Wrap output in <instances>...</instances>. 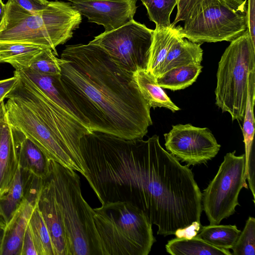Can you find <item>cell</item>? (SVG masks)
<instances>
[{
	"mask_svg": "<svg viewBox=\"0 0 255 255\" xmlns=\"http://www.w3.org/2000/svg\"><path fill=\"white\" fill-rule=\"evenodd\" d=\"M59 64L64 90L92 131L127 139L146 135L152 125L151 107L132 73L89 42L66 46Z\"/></svg>",
	"mask_w": 255,
	"mask_h": 255,
	"instance_id": "1",
	"label": "cell"
},
{
	"mask_svg": "<svg viewBox=\"0 0 255 255\" xmlns=\"http://www.w3.org/2000/svg\"><path fill=\"white\" fill-rule=\"evenodd\" d=\"M5 96L9 123L34 143L50 160L87 172L80 151L81 138L92 131L89 125L50 98L22 70Z\"/></svg>",
	"mask_w": 255,
	"mask_h": 255,
	"instance_id": "2",
	"label": "cell"
},
{
	"mask_svg": "<svg viewBox=\"0 0 255 255\" xmlns=\"http://www.w3.org/2000/svg\"><path fill=\"white\" fill-rule=\"evenodd\" d=\"M82 19L70 2L50 1L43 9L31 12L8 0L0 23V42L38 45L57 55L56 47L73 37Z\"/></svg>",
	"mask_w": 255,
	"mask_h": 255,
	"instance_id": "3",
	"label": "cell"
},
{
	"mask_svg": "<svg viewBox=\"0 0 255 255\" xmlns=\"http://www.w3.org/2000/svg\"><path fill=\"white\" fill-rule=\"evenodd\" d=\"M50 163L49 177L62 218L68 255H100L94 211L82 196L79 175L54 161Z\"/></svg>",
	"mask_w": 255,
	"mask_h": 255,
	"instance_id": "4",
	"label": "cell"
},
{
	"mask_svg": "<svg viewBox=\"0 0 255 255\" xmlns=\"http://www.w3.org/2000/svg\"><path fill=\"white\" fill-rule=\"evenodd\" d=\"M100 255H147L156 242L152 224L127 202H106L93 209Z\"/></svg>",
	"mask_w": 255,
	"mask_h": 255,
	"instance_id": "5",
	"label": "cell"
},
{
	"mask_svg": "<svg viewBox=\"0 0 255 255\" xmlns=\"http://www.w3.org/2000/svg\"><path fill=\"white\" fill-rule=\"evenodd\" d=\"M218 63L216 105L228 113L233 121L243 120L249 74L255 69V45L248 30L230 42Z\"/></svg>",
	"mask_w": 255,
	"mask_h": 255,
	"instance_id": "6",
	"label": "cell"
},
{
	"mask_svg": "<svg viewBox=\"0 0 255 255\" xmlns=\"http://www.w3.org/2000/svg\"><path fill=\"white\" fill-rule=\"evenodd\" d=\"M247 0H203L180 33L196 43L231 42L248 29Z\"/></svg>",
	"mask_w": 255,
	"mask_h": 255,
	"instance_id": "7",
	"label": "cell"
},
{
	"mask_svg": "<svg viewBox=\"0 0 255 255\" xmlns=\"http://www.w3.org/2000/svg\"><path fill=\"white\" fill-rule=\"evenodd\" d=\"M227 153L218 172L202 193V205L210 225H218L233 215L242 188H248L245 178V155Z\"/></svg>",
	"mask_w": 255,
	"mask_h": 255,
	"instance_id": "8",
	"label": "cell"
},
{
	"mask_svg": "<svg viewBox=\"0 0 255 255\" xmlns=\"http://www.w3.org/2000/svg\"><path fill=\"white\" fill-rule=\"evenodd\" d=\"M153 32L132 19L116 29L104 31L89 43L101 47L120 67L133 73L146 69Z\"/></svg>",
	"mask_w": 255,
	"mask_h": 255,
	"instance_id": "9",
	"label": "cell"
},
{
	"mask_svg": "<svg viewBox=\"0 0 255 255\" xmlns=\"http://www.w3.org/2000/svg\"><path fill=\"white\" fill-rule=\"evenodd\" d=\"M164 136L167 151L188 167L206 163L221 147L209 128L190 124L173 125Z\"/></svg>",
	"mask_w": 255,
	"mask_h": 255,
	"instance_id": "10",
	"label": "cell"
},
{
	"mask_svg": "<svg viewBox=\"0 0 255 255\" xmlns=\"http://www.w3.org/2000/svg\"><path fill=\"white\" fill-rule=\"evenodd\" d=\"M137 0H91L71 3L89 22L103 26L105 32H108L133 19Z\"/></svg>",
	"mask_w": 255,
	"mask_h": 255,
	"instance_id": "11",
	"label": "cell"
},
{
	"mask_svg": "<svg viewBox=\"0 0 255 255\" xmlns=\"http://www.w3.org/2000/svg\"><path fill=\"white\" fill-rule=\"evenodd\" d=\"M19 132L9 123L3 101L0 104V197L9 190L18 166Z\"/></svg>",
	"mask_w": 255,
	"mask_h": 255,
	"instance_id": "12",
	"label": "cell"
},
{
	"mask_svg": "<svg viewBox=\"0 0 255 255\" xmlns=\"http://www.w3.org/2000/svg\"><path fill=\"white\" fill-rule=\"evenodd\" d=\"M43 180L18 164L9 190L0 197V214L5 225L24 199L34 204L37 202Z\"/></svg>",
	"mask_w": 255,
	"mask_h": 255,
	"instance_id": "13",
	"label": "cell"
},
{
	"mask_svg": "<svg viewBox=\"0 0 255 255\" xmlns=\"http://www.w3.org/2000/svg\"><path fill=\"white\" fill-rule=\"evenodd\" d=\"M37 204L49 233L54 255H68L65 230L49 177L43 180Z\"/></svg>",
	"mask_w": 255,
	"mask_h": 255,
	"instance_id": "14",
	"label": "cell"
},
{
	"mask_svg": "<svg viewBox=\"0 0 255 255\" xmlns=\"http://www.w3.org/2000/svg\"><path fill=\"white\" fill-rule=\"evenodd\" d=\"M36 203L24 199L5 225L0 255H21L24 235Z\"/></svg>",
	"mask_w": 255,
	"mask_h": 255,
	"instance_id": "15",
	"label": "cell"
},
{
	"mask_svg": "<svg viewBox=\"0 0 255 255\" xmlns=\"http://www.w3.org/2000/svg\"><path fill=\"white\" fill-rule=\"evenodd\" d=\"M181 29L167 54L158 77L173 68L201 64L203 55L201 44L183 37Z\"/></svg>",
	"mask_w": 255,
	"mask_h": 255,
	"instance_id": "16",
	"label": "cell"
},
{
	"mask_svg": "<svg viewBox=\"0 0 255 255\" xmlns=\"http://www.w3.org/2000/svg\"><path fill=\"white\" fill-rule=\"evenodd\" d=\"M181 27L180 25H171L169 27L154 30L146 70L156 79L159 76L161 67Z\"/></svg>",
	"mask_w": 255,
	"mask_h": 255,
	"instance_id": "17",
	"label": "cell"
},
{
	"mask_svg": "<svg viewBox=\"0 0 255 255\" xmlns=\"http://www.w3.org/2000/svg\"><path fill=\"white\" fill-rule=\"evenodd\" d=\"M19 132V165L36 177L45 180L51 172L50 160L34 143Z\"/></svg>",
	"mask_w": 255,
	"mask_h": 255,
	"instance_id": "18",
	"label": "cell"
},
{
	"mask_svg": "<svg viewBox=\"0 0 255 255\" xmlns=\"http://www.w3.org/2000/svg\"><path fill=\"white\" fill-rule=\"evenodd\" d=\"M22 71L53 101L89 125L68 98L63 87L60 74H46L29 68Z\"/></svg>",
	"mask_w": 255,
	"mask_h": 255,
	"instance_id": "19",
	"label": "cell"
},
{
	"mask_svg": "<svg viewBox=\"0 0 255 255\" xmlns=\"http://www.w3.org/2000/svg\"><path fill=\"white\" fill-rule=\"evenodd\" d=\"M132 76L141 94L151 108H165L173 113L180 110L145 69L136 70Z\"/></svg>",
	"mask_w": 255,
	"mask_h": 255,
	"instance_id": "20",
	"label": "cell"
},
{
	"mask_svg": "<svg viewBox=\"0 0 255 255\" xmlns=\"http://www.w3.org/2000/svg\"><path fill=\"white\" fill-rule=\"evenodd\" d=\"M45 48L31 44L0 42V63L11 65L15 71L29 67L35 56Z\"/></svg>",
	"mask_w": 255,
	"mask_h": 255,
	"instance_id": "21",
	"label": "cell"
},
{
	"mask_svg": "<svg viewBox=\"0 0 255 255\" xmlns=\"http://www.w3.org/2000/svg\"><path fill=\"white\" fill-rule=\"evenodd\" d=\"M165 249L172 255H232L229 250L215 247L195 237H176L168 241Z\"/></svg>",
	"mask_w": 255,
	"mask_h": 255,
	"instance_id": "22",
	"label": "cell"
},
{
	"mask_svg": "<svg viewBox=\"0 0 255 255\" xmlns=\"http://www.w3.org/2000/svg\"><path fill=\"white\" fill-rule=\"evenodd\" d=\"M241 232L236 225L210 224L201 226L194 237L215 247L229 250L234 246Z\"/></svg>",
	"mask_w": 255,
	"mask_h": 255,
	"instance_id": "23",
	"label": "cell"
},
{
	"mask_svg": "<svg viewBox=\"0 0 255 255\" xmlns=\"http://www.w3.org/2000/svg\"><path fill=\"white\" fill-rule=\"evenodd\" d=\"M203 67L200 65H189L172 69L156 79L162 88L171 91L184 89L195 82Z\"/></svg>",
	"mask_w": 255,
	"mask_h": 255,
	"instance_id": "24",
	"label": "cell"
},
{
	"mask_svg": "<svg viewBox=\"0 0 255 255\" xmlns=\"http://www.w3.org/2000/svg\"><path fill=\"white\" fill-rule=\"evenodd\" d=\"M255 100V69L249 74L247 99L243 119V134L245 149V165L254 149L255 119L254 107Z\"/></svg>",
	"mask_w": 255,
	"mask_h": 255,
	"instance_id": "25",
	"label": "cell"
},
{
	"mask_svg": "<svg viewBox=\"0 0 255 255\" xmlns=\"http://www.w3.org/2000/svg\"><path fill=\"white\" fill-rule=\"evenodd\" d=\"M28 225L32 234L38 255H54L51 239L37 202Z\"/></svg>",
	"mask_w": 255,
	"mask_h": 255,
	"instance_id": "26",
	"label": "cell"
},
{
	"mask_svg": "<svg viewBox=\"0 0 255 255\" xmlns=\"http://www.w3.org/2000/svg\"><path fill=\"white\" fill-rule=\"evenodd\" d=\"M145 7L149 20L155 24V28L171 26L170 15L178 0H140Z\"/></svg>",
	"mask_w": 255,
	"mask_h": 255,
	"instance_id": "27",
	"label": "cell"
},
{
	"mask_svg": "<svg viewBox=\"0 0 255 255\" xmlns=\"http://www.w3.org/2000/svg\"><path fill=\"white\" fill-rule=\"evenodd\" d=\"M233 255H255V219L249 217L232 248Z\"/></svg>",
	"mask_w": 255,
	"mask_h": 255,
	"instance_id": "28",
	"label": "cell"
},
{
	"mask_svg": "<svg viewBox=\"0 0 255 255\" xmlns=\"http://www.w3.org/2000/svg\"><path fill=\"white\" fill-rule=\"evenodd\" d=\"M50 48H45L31 61L29 68L48 75H60V58Z\"/></svg>",
	"mask_w": 255,
	"mask_h": 255,
	"instance_id": "29",
	"label": "cell"
},
{
	"mask_svg": "<svg viewBox=\"0 0 255 255\" xmlns=\"http://www.w3.org/2000/svg\"><path fill=\"white\" fill-rule=\"evenodd\" d=\"M203 0H178L177 13L171 25L176 24L181 21H185L196 12Z\"/></svg>",
	"mask_w": 255,
	"mask_h": 255,
	"instance_id": "30",
	"label": "cell"
},
{
	"mask_svg": "<svg viewBox=\"0 0 255 255\" xmlns=\"http://www.w3.org/2000/svg\"><path fill=\"white\" fill-rule=\"evenodd\" d=\"M25 10L35 12L43 9L48 4L47 0H10Z\"/></svg>",
	"mask_w": 255,
	"mask_h": 255,
	"instance_id": "31",
	"label": "cell"
},
{
	"mask_svg": "<svg viewBox=\"0 0 255 255\" xmlns=\"http://www.w3.org/2000/svg\"><path fill=\"white\" fill-rule=\"evenodd\" d=\"M21 255H38L32 234L28 225L23 240Z\"/></svg>",
	"mask_w": 255,
	"mask_h": 255,
	"instance_id": "32",
	"label": "cell"
},
{
	"mask_svg": "<svg viewBox=\"0 0 255 255\" xmlns=\"http://www.w3.org/2000/svg\"><path fill=\"white\" fill-rule=\"evenodd\" d=\"M248 30L255 45V0H248L247 4Z\"/></svg>",
	"mask_w": 255,
	"mask_h": 255,
	"instance_id": "33",
	"label": "cell"
},
{
	"mask_svg": "<svg viewBox=\"0 0 255 255\" xmlns=\"http://www.w3.org/2000/svg\"><path fill=\"white\" fill-rule=\"evenodd\" d=\"M17 81V77H13L0 80V104L4 101L5 96L12 90Z\"/></svg>",
	"mask_w": 255,
	"mask_h": 255,
	"instance_id": "34",
	"label": "cell"
},
{
	"mask_svg": "<svg viewBox=\"0 0 255 255\" xmlns=\"http://www.w3.org/2000/svg\"><path fill=\"white\" fill-rule=\"evenodd\" d=\"M4 5L2 0H0V23L2 19L4 10Z\"/></svg>",
	"mask_w": 255,
	"mask_h": 255,
	"instance_id": "35",
	"label": "cell"
},
{
	"mask_svg": "<svg viewBox=\"0 0 255 255\" xmlns=\"http://www.w3.org/2000/svg\"><path fill=\"white\" fill-rule=\"evenodd\" d=\"M5 227H1L0 226V248L2 242V239L3 237V234L4 232V229Z\"/></svg>",
	"mask_w": 255,
	"mask_h": 255,
	"instance_id": "36",
	"label": "cell"
},
{
	"mask_svg": "<svg viewBox=\"0 0 255 255\" xmlns=\"http://www.w3.org/2000/svg\"><path fill=\"white\" fill-rule=\"evenodd\" d=\"M0 226L1 227H5V224L0 214Z\"/></svg>",
	"mask_w": 255,
	"mask_h": 255,
	"instance_id": "37",
	"label": "cell"
},
{
	"mask_svg": "<svg viewBox=\"0 0 255 255\" xmlns=\"http://www.w3.org/2000/svg\"><path fill=\"white\" fill-rule=\"evenodd\" d=\"M70 1L71 2H75V1H85V0H67Z\"/></svg>",
	"mask_w": 255,
	"mask_h": 255,
	"instance_id": "38",
	"label": "cell"
}]
</instances>
